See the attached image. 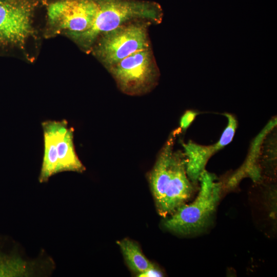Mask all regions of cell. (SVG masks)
<instances>
[{"instance_id": "1", "label": "cell", "mask_w": 277, "mask_h": 277, "mask_svg": "<svg viewBox=\"0 0 277 277\" xmlns=\"http://www.w3.org/2000/svg\"><path fill=\"white\" fill-rule=\"evenodd\" d=\"M181 132L177 128L171 133L148 175L157 211L164 218L187 203L199 188L188 176L184 152L174 149L176 136Z\"/></svg>"}, {"instance_id": "2", "label": "cell", "mask_w": 277, "mask_h": 277, "mask_svg": "<svg viewBox=\"0 0 277 277\" xmlns=\"http://www.w3.org/2000/svg\"><path fill=\"white\" fill-rule=\"evenodd\" d=\"M94 1L97 10L90 27L84 32L69 34L86 49L91 47L103 33L130 21L142 19L159 24L162 20V9L155 2L140 0Z\"/></svg>"}, {"instance_id": "3", "label": "cell", "mask_w": 277, "mask_h": 277, "mask_svg": "<svg viewBox=\"0 0 277 277\" xmlns=\"http://www.w3.org/2000/svg\"><path fill=\"white\" fill-rule=\"evenodd\" d=\"M197 195L166 217L164 226L174 233L189 235L201 232L210 224L221 199L222 185L215 176L204 170L199 179Z\"/></svg>"}, {"instance_id": "4", "label": "cell", "mask_w": 277, "mask_h": 277, "mask_svg": "<svg viewBox=\"0 0 277 277\" xmlns=\"http://www.w3.org/2000/svg\"><path fill=\"white\" fill-rule=\"evenodd\" d=\"M147 25L143 23L123 25L99 37L94 53L106 68L139 51L149 49Z\"/></svg>"}, {"instance_id": "5", "label": "cell", "mask_w": 277, "mask_h": 277, "mask_svg": "<svg viewBox=\"0 0 277 277\" xmlns=\"http://www.w3.org/2000/svg\"><path fill=\"white\" fill-rule=\"evenodd\" d=\"M108 69L121 90L131 95L149 91L159 75L150 49L136 52Z\"/></svg>"}, {"instance_id": "6", "label": "cell", "mask_w": 277, "mask_h": 277, "mask_svg": "<svg viewBox=\"0 0 277 277\" xmlns=\"http://www.w3.org/2000/svg\"><path fill=\"white\" fill-rule=\"evenodd\" d=\"M35 0L0 2V45H23L33 32L32 15Z\"/></svg>"}, {"instance_id": "7", "label": "cell", "mask_w": 277, "mask_h": 277, "mask_svg": "<svg viewBox=\"0 0 277 277\" xmlns=\"http://www.w3.org/2000/svg\"><path fill=\"white\" fill-rule=\"evenodd\" d=\"M96 10L94 0H58L48 7V23L57 33H81L90 27Z\"/></svg>"}, {"instance_id": "8", "label": "cell", "mask_w": 277, "mask_h": 277, "mask_svg": "<svg viewBox=\"0 0 277 277\" xmlns=\"http://www.w3.org/2000/svg\"><path fill=\"white\" fill-rule=\"evenodd\" d=\"M74 129L63 120L56 140L57 173L64 171L82 173L86 168L78 157L74 145Z\"/></svg>"}, {"instance_id": "9", "label": "cell", "mask_w": 277, "mask_h": 277, "mask_svg": "<svg viewBox=\"0 0 277 277\" xmlns=\"http://www.w3.org/2000/svg\"><path fill=\"white\" fill-rule=\"evenodd\" d=\"M61 121L48 120L42 123L44 136V154L38 177L40 183L47 182L49 178L57 173V136L62 124Z\"/></svg>"}, {"instance_id": "10", "label": "cell", "mask_w": 277, "mask_h": 277, "mask_svg": "<svg viewBox=\"0 0 277 277\" xmlns=\"http://www.w3.org/2000/svg\"><path fill=\"white\" fill-rule=\"evenodd\" d=\"M186 158V171L190 180L199 185V179L209 159L217 151L213 145L203 146L189 141L182 143Z\"/></svg>"}, {"instance_id": "11", "label": "cell", "mask_w": 277, "mask_h": 277, "mask_svg": "<svg viewBox=\"0 0 277 277\" xmlns=\"http://www.w3.org/2000/svg\"><path fill=\"white\" fill-rule=\"evenodd\" d=\"M127 264L132 271L142 273L154 265L145 256L139 246L128 239L117 242Z\"/></svg>"}, {"instance_id": "12", "label": "cell", "mask_w": 277, "mask_h": 277, "mask_svg": "<svg viewBox=\"0 0 277 277\" xmlns=\"http://www.w3.org/2000/svg\"><path fill=\"white\" fill-rule=\"evenodd\" d=\"M31 272L30 264L21 258L0 254V276H27Z\"/></svg>"}, {"instance_id": "13", "label": "cell", "mask_w": 277, "mask_h": 277, "mask_svg": "<svg viewBox=\"0 0 277 277\" xmlns=\"http://www.w3.org/2000/svg\"><path fill=\"white\" fill-rule=\"evenodd\" d=\"M224 115L227 118L228 124L219 141L214 144L217 151L232 141L238 126L237 120L233 114L226 113Z\"/></svg>"}, {"instance_id": "14", "label": "cell", "mask_w": 277, "mask_h": 277, "mask_svg": "<svg viewBox=\"0 0 277 277\" xmlns=\"http://www.w3.org/2000/svg\"><path fill=\"white\" fill-rule=\"evenodd\" d=\"M198 113L194 110H188L181 116L180 121V129L182 131H185L193 122Z\"/></svg>"}, {"instance_id": "15", "label": "cell", "mask_w": 277, "mask_h": 277, "mask_svg": "<svg viewBox=\"0 0 277 277\" xmlns=\"http://www.w3.org/2000/svg\"><path fill=\"white\" fill-rule=\"evenodd\" d=\"M140 277H160L163 276V273L153 266L148 268L142 273L138 274Z\"/></svg>"}, {"instance_id": "16", "label": "cell", "mask_w": 277, "mask_h": 277, "mask_svg": "<svg viewBox=\"0 0 277 277\" xmlns=\"http://www.w3.org/2000/svg\"><path fill=\"white\" fill-rule=\"evenodd\" d=\"M6 0H0V2H4V1H5Z\"/></svg>"}]
</instances>
